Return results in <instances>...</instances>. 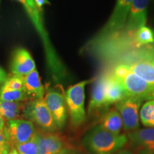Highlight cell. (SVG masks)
Wrapping results in <instances>:
<instances>
[{
  "instance_id": "6da1fadb",
  "label": "cell",
  "mask_w": 154,
  "mask_h": 154,
  "mask_svg": "<svg viewBox=\"0 0 154 154\" xmlns=\"http://www.w3.org/2000/svg\"><path fill=\"white\" fill-rule=\"evenodd\" d=\"M22 4L27 13L34 28L37 31L43 44L47 59V66L51 73L54 79L60 82L66 78V72L63 63H61L57 54L56 53L52 44L50 42L49 35L46 31L42 22L41 11L38 10L34 0H16Z\"/></svg>"
},
{
  "instance_id": "7a4b0ae2",
  "label": "cell",
  "mask_w": 154,
  "mask_h": 154,
  "mask_svg": "<svg viewBox=\"0 0 154 154\" xmlns=\"http://www.w3.org/2000/svg\"><path fill=\"white\" fill-rule=\"evenodd\" d=\"M128 141L125 134H113L100 126H94L84 135L83 144L91 154H114Z\"/></svg>"
},
{
  "instance_id": "3957f363",
  "label": "cell",
  "mask_w": 154,
  "mask_h": 154,
  "mask_svg": "<svg viewBox=\"0 0 154 154\" xmlns=\"http://www.w3.org/2000/svg\"><path fill=\"white\" fill-rule=\"evenodd\" d=\"M122 63L154 88V51L144 49L121 55L116 63Z\"/></svg>"
},
{
  "instance_id": "277c9868",
  "label": "cell",
  "mask_w": 154,
  "mask_h": 154,
  "mask_svg": "<svg viewBox=\"0 0 154 154\" xmlns=\"http://www.w3.org/2000/svg\"><path fill=\"white\" fill-rule=\"evenodd\" d=\"M134 0H116L115 8L108 22L92 38L89 45L98 47L119 34L124 29Z\"/></svg>"
},
{
  "instance_id": "5b68a950",
  "label": "cell",
  "mask_w": 154,
  "mask_h": 154,
  "mask_svg": "<svg viewBox=\"0 0 154 154\" xmlns=\"http://www.w3.org/2000/svg\"><path fill=\"white\" fill-rule=\"evenodd\" d=\"M124 88L126 96L145 100L153 87L140 78L126 66L116 63L111 72Z\"/></svg>"
},
{
  "instance_id": "8992f818",
  "label": "cell",
  "mask_w": 154,
  "mask_h": 154,
  "mask_svg": "<svg viewBox=\"0 0 154 154\" xmlns=\"http://www.w3.org/2000/svg\"><path fill=\"white\" fill-rule=\"evenodd\" d=\"M89 81H83L68 88L65 95L66 108L74 126L82 125L86 120L85 86Z\"/></svg>"
},
{
  "instance_id": "52a82bcc",
  "label": "cell",
  "mask_w": 154,
  "mask_h": 154,
  "mask_svg": "<svg viewBox=\"0 0 154 154\" xmlns=\"http://www.w3.org/2000/svg\"><path fill=\"white\" fill-rule=\"evenodd\" d=\"M23 116L28 121L36 124L44 131L53 133L58 130L44 98L32 99L25 105Z\"/></svg>"
},
{
  "instance_id": "ba28073f",
  "label": "cell",
  "mask_w": 154,
  "mask_h": 154,
  "mask_svg": "<svg viewBox=\"0 0 154 154\" xmlns=\"http://www.w3.org/2000/svg\"><path fill=\"white\" fill-rule=\"evenodd\" d=\"M142 102V99L126 96L115 103L125 131H134L139 128V109Z\"/></svg>"
},
{
  "instance_id": "9c48e42d",
  "label": "cell",
  "mask_w": 154,
  "mask_h": 154,
  "mask_svg": "<svg viewBox=\"0 0 154 154\" xmlns=\"http://www.w3.org/2000/svg\"><path fill=\"white\" fill-rule=\"evenodd\" d=\"M4 131L11 147L26 143L32 139L36 134L33 123L21 119L7 121Z\"/></svg>"
},
{
  "instance_id": "30bf717a",
  "label": "cell",
  "mask_w": 154,
  "mask_h": 154,
  "mask_svg": "<svg viewBox=\"0 0 154 154\" xmlns=\"http://www.w3.org/2000/svg\"><path fill=\"white\" fill-rule=\"evenodd\" d=\"M149 0H134L128 12L126 24L120 32L125 35L133 34L138 29L145 26L147 20L148 7Z\"/></svg>"
},
{
  "instance_id": "8fae6325",
  "label": "cell",
  "mask_w": 154,
  "mask_h": 154,
  "mask_svg": "<svg viewBox=\"0 0 154 154\" xmlns=\"http://www.w3.org/2000/svg\"><path fill=\"white\" fill-rule=\"evenodd\" d=\"M46 104L52 116L58 129H62L67 119L65 96L57 90H50L44 98Z\"/></svg>"
},
{
  "instance_id": "7c38bea8",
  "label": "cell",
  "mask_w": 154,
  "mask_h": 154,
  "mask_svg": "<svg viewBox=\"0 0 154 154\" xmlns=\"http://www.w3.org/2000/svg\"><path fill=\"white\" fill-rule=\"evenodd\" d=\"M127 138L138 154H154V127L131 131Z\"/></svg>"
},
{
  "instance_id": "4fadbf2b",
  "label": "cell",
  "mask_w": 154,
  "mask_h": 154,
  "mask_svg": "<svg viewBox=\"0 0 154 154\" xmlns=\"http://www.w3.org/2000/svg\"><path fill=\"white\" fill-rule=\"evenodd\" d=\"M11 69L12 74L24 76L36 69L33 58L26 49H17L13 55Z\"/></svg>"
},
{
  "instance_id": "5bb4252c",
  "label": "cell",
  "mask_w": 154,
  "mask_h": 154,
  "mask_svg": "<svg viewBox=\"0 0 154 154\" xmlns=\"http://www.w3.org/2000/svg\"><path fill=\"white\" fill-rule=\"evenodd\" d=\"M38 154H57L63 148V142L59 135L51 132H36Z\"/></svg>"
},
{
  "instance_id": "9a60e30c",
  "label": "cell",
  "mask_w": 154,
  "mask_h": 154,
  "mask_svg": "<svg viewBox=\"0 0 154 154\" xmlns=\"http://www.w3.org/2000/svg\"><path fill=\"white\" fill-rule=\"evenodd\" d=\"M105 100V74L100 75L94 83L88 112L90 115L108 109Z\"/></svg>"
},
{
  "instance_id": "2e32d148",
  "label": "cell",
  "mask_w": 154,
  "mask_h": 154,
  "mask_svg": "<svg viewBox=\"0 0 154 154\" xmlns=\"http://www.w3.org/2000/svg\"><path fill=\"white\" fill-rule=\"evenodd\" d=\"M126 97L124 88L111 73L105 74V100L107 106Z\"/></svg>"
},
{
  "instance_id": "e0dca14e",
  "label": "cell",
  "mask_w": 154,
  "mask_h": 154,
  "mask_svg": "<svg viewBox=\"0 0 154 154\" xmlns=\"http://www.w3.org/2000/svg\"><path fill=\"white\" fill-rule=\"evenodd\" d=\"M23 83L24 91L29 99H43L45 91L36 69L23 76Z\"/></svg>"
},
{
  "instance_id": "ac0fdd59",
  "label": "cell",
  "mask_w": 154,
  "mask_h": 154,
  "mask_svg": "<svg viewBox=\"0 0 154 154\" xmlns=\"http://www.w3.org/2000/svg\"><path fill=\"white\" fill-rule=\"evenodd\" d=\"M100 126L108 131L113 134H120L123 127V121L116 109H111L108 111L100 121Z\"/></svg>"
},
{
  "instance_id": "d6986e66",
  "label": "cell",
  "mask_w": 154,
  "mask_h": 154,
  "mask_svg": "<svg viewBox=\"0 0 154 154\" xmlns=\"http://www.w3.org/2000/svg\"><path fill=\"white\" fill-rule=\"evenodd\" d=\"M24 107L25 104L23 101L11 102L0 100V115L7 121L19 119Z\"/></svg>"
},
{
  "instance_id": "ffe728a7",
  "label": "cell",
  "mask_w": 154,
  "mask_h": 154,
  "mask_svg": "<svg viewBox=\"0 0 154 154\" xmlns=\"http://www.w3.org/2000/svg\"><path fill=\"white\" fill-rule=\"evenodd\" d=\"M154 42V32L147 26L138 29L133 35V44L136 48H140L143 46Z\"/></svg>"
},
{
  "instance_id": "44dd1931",
  "label": "cell",
  "mask_w": 154,
  "mask_h": 154,
  "mask_svg": "<svg viewBox=\"0 0 154 154\" xmlns=\"http://www.w3.org/2000/svg\"><path fill=\"white\" fill-rule=\"evenodd\" d=\"M140 119L145 126L154 127V101H148L140 111Z\"/></svg>"
},
{
  "instance_id": "7402d4cb",
  "label": "cell",
  "mask_w": 154,
  "mask_h": 154,
  "mask_svg": "<svg viewBox=\"0 0 154 154\" xmlns=\"http://www.w3.org/2000/svg\"><path fill=\"white\" fill-rule=\"evenodd\" d=\"M24 89L19 91H2L0 90V100L5 101L22 102L28 99Z\"/></svg>"
},
{
  "instance_id": "603a6c76",
  "label": "cell",
  "mask_w": 154,
  "mask_h": 154,
  "mask_svg": "<svg viewBox=\"0 0 154 154\" xmlns=\"http://www.w3.org/2000/svg\"><path fill=\"white\" fill-rule=\"evenodd\" d=\"M22 89H24L23 76L13 74L12 76L7 77L0 90L2 91H19Z\"/></svg>"
},
{
  "instance_id": "cb8c5ba5",
  "label": "cell",
  "mask_w": 154,
  "mask_h": 154,
  "mask_svg": "<svg viewBox=\"0 0 154 154\" xmlns=\"http://www.w3.org/2000/svg\"><path fill=\"white\" fill-rule=\"evenodd\" d=\"M14 148L19 154H38V143L36 135L32 139L26 143L15 146Z\"/></svg>"
},
{
  "instance_id": "d4e9b609",
  "label": "cell",
  "mask_w": 154,
  "mask_h": 154,
  "mask_svg": "<svg viewBox=\"0 0 154 154\" xmlns=\"http://www.w3.org/2000/svg\"><path fill=\"white\" fill-rule=\"evenodd\" d=\"M9 143L7 139V135H6L5 131L0 130V146L5 145V144Z\"/></svg>"
},
{
  "instance_id": "484cf974",
  "label": "cell",
  "mask_w": 154,
  "mask_h": 154,
  "mask_svg": "<svg viewBox=\"0 0 154 154\" xmlns=\"http://www.w3.org/2000/svg\"><path fill=\"white\" fill-rule=\"evenodd\" d=\"M57 154H82L79 151L73 149H63Z\"/></svg>"
},
{
  "instance_id": "4316f807",
  "label": "cell",
  "mask_w": 154,
  "mask_h": 154,
  "mask_svg": "<svg viewBox=\"0 0 154 154\" xmlns=\"http://www.w3.org/2000/svg\"><path fill=\"white\" fill-rule=\"evenodd\" d=\"M10 144H5V145L0 146V154H9L10 151Z\"/></svg>"
},
{
  "instance_id": "83f0119b",
  "label": "cell",
  "mask_w": 154,
  "mask_h": 154,
  "mask_svg": "<svg viewBox=\"0 0 154 154\" xmlns=\"http://www.w3.org/2000/svg\"><path fill=\"white\" fill-rule=\"evenodd\" d=\"M35 1V3L36 6H37L38 10L40 11H42V8H43V6L44 5H47V4H49V2L47 0H34Z\"/></svg>"
},
{
  "instance_id": "f1b7e54d",
  "label": "cell",
  "mask_w": 154,
  "mask_h": 154,
  "mask_svg": "<svg viewBox=\"0 0 154 154\" xmlns=\"http://www.w3.org/2000/svg\"><path fill=\"white\" fill-rule=\"evenodd\" d=\"M7 78V76L6 72L1 68V67H0V85H1V84H4V83L5 82Z\"/></svg>"
},
{
  "instance_id": "f546056e",
  "label": "cell",
  "mask_w": 154,
  "mask_h": 154,
  "mask_svg": "<svg viewBox=\"0 0 154 154\" xmlns=\"http://www.w3.org/2000/svg\"><path fill=\"white\" fill-rule=\"evenodd\" d=\"M145 100H147V101H154V88L152 89L151 91L148 94Z\"/></svg>"
},
{
  "instance_id": "4dcf8cb0",
  "label": "cell",
  "mask_w": 154,
  "mask_h": 154,
  "mask_svg": "<svg viewBox=\"0 0 154 154\" xmlns=\"http://www.w3.org/2000/svg\"><path fill=\"white\" fill-rule=\"evenodd\" d=\"M5 126V120L0 115V130H3Z\"/></svg>"
},
{
  "instance_id": "1f68e13d",
  "label": "cell",
  "mask_w": 154,
  "mask_h": 154,
  "mask_svg": "<svg viewBox=\"0 0 154 154\" xmlns=\"http://www.w3.org/2000/svg\"><path fill=\"white\" fill-rule=\"evenodd\" d=\"M116 154H134L132 152L129 151H127V150H123V151H119Z\"/></svg>"
},
{
  "instance_id": "d6a6232c",
  "label": "cell",
  "mask_w": 154,
  "mask_h": 154,
  "mask_svg": "<svg viewBox=\"0 0 154 154\" xmlns=\"http://www.w3.org/2000/svg\"><path fill=\"white\" fill-rule=\"evenodd\" d=\"M9 154H19V153H17V150L15 149L14 147H11L10 151H9Z\"/></svg>"
}]
</instances>
